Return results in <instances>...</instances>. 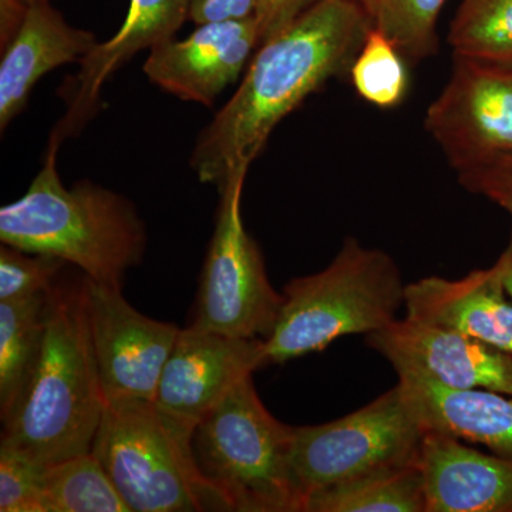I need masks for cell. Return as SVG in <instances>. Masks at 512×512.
Here are the masks:
<instances>
[{"instance_id": "83f0119b", "label": "cell", "mask_w": 512, "mask_h": 512, "mask_svg": "<svg viewBox=\"0 0 512 512\" xmlns=\"http://www.w3.org/2000/svg\"><path fill=\"white\" fill-rule=\"evenodd\" d=\"M320 0H256L255 22L259 46L289 28Z\"/></svg>"}, {"instance_id": "4dcf8cb0", "label": "cell", "mask_w": 512, "mask_h": 512, "mask_svg": "<svg viewBox=\"0 0 512 512\" xmlns=\"http://www.w3.org/2000/svg\"><path fill=\"white\" fill-rule=\"evenodd\" d=\"M352 2L360 3V5L365 6L367 0H352Z\"/></svg>"}, {"instance_id": "f546056e", "label": "cell", "mask_w": 512, "mask_h": 512, "mask_svg": "<svg viewBox=\"0 0 512 512\" xmlns=\"http://www.w3.org/2000/svg\"><path fill=\"white\" fill-rule=\"evenodd\" d=\"M497 261L500 262L501 271H503L505 289H507V293L512 299V237L510 244Z\"/></svg>"}, {"instance_id": "5bb4252c", "label": "cell", "mask_w": 512, "mask_h": 512, "mask_svg": "<svg viewBox=\"0 0 512 512\" xmlns=\"http://www.w3.org/2000/svg\"><path fill=\"white\" fill-rule=\"evenodd\" d=\"M191 0H130L126 20L111 39L97 43L77 76L64 86L67 111L53 131L50 143L62 144L79 133L97 113L101 87L111 74L144 49L173 39L190 19Z\"/></svg>"}, {"instance_id": "7a4b0ae2", "label": "cell", "mask_w": 512, "mask_h": 512, "mask_svg": "<svg viewBox=\"0 0 512 512\" xmlns=\"http://www.w3.org/2000/svg\"><path fill=\"white\" fill-rule=\"evenodd\" d=\"M106 404L82 281L57 282L47 301L42 352L19 399L2 417L0 443L46 466L90 453Z\"/></svg>"}, {"instance_id": "277c9868", "label": "cell", "mask_w": 512, "mask_h": 512, "mask_svg": "<svg viewBox=\"0 0 512 512\" xmlns=\"http://www.w3.org/2000/svg\"><path fill=\"white\" fill-rule=\"evenodd\" d=\"M392 256L348 238L332 264L284 288V305L265 340L268 365L322 352L343 336L370 335L397 319L404 302Z\"/></svg>"}, {"instance_id": "9c48e42d", "label": "cell", "mask_w": 512, "mask_h": 512, "mask_svg": "<svg viewBox=\"0 0 512 512\" xmlns=\"http://www.w3.org/2000/svg\"><path fill=\"white\" fill-rule=\"evenodd\" d=\"M426 128L457 174L512 160V64L454 55Z\"/></svg>"}, {"instance_id": "d6986e66", "label": "cell", "mask_w": 512, "mask_h": 512, "mask_svg": "<svg viewBox=\"0 0 512 512\" xmlns=\"http://www.w3.org/2000/svg\"><path fill=\"white\" fill-rule=\"evenodd\" d=\"M303 512H426L419 460L377 468L313 491Z\"/></svg>"}, {"instance_id": "6da1fadb", "label": "cell", "mask_w": 512, "mask_h": 512, "mask_svg": "<svg viewBox=\"0 0 512 512\" xmlns=\"http://www.w3.org/2000/svg\"><path fill=\"white\" fill-rule=\"evenodd\" d=\"M372 28L352 0H320L259 46L234 96L198 137L190 164L201 183L221 190L248 173L274 128L329 79L350 69Z\"/></svg>"}, {"instance_id": "4fadbf2b", "label": "cell", "mask_w": 512, "mask_h": 512, "mask_svg": "<svg viewBox=\"0 0 512 512\" xmlns=\"http://www.w3.org/2000/svg\"><path fill=\"white\" fill-rule=\"evenodd\" d=\"M259 47L255 16L204 23L184 40H167L151 49L144 73L151 83L178 99L211 107L237 82Z\"/></svg>"}, {"instance_id": "ac0fdd59", "label": "cell", "mask_w": 512, "mask_h": 512, "mask_svg": "<svg viewBox=\"0 0 512 512\" xmlns=\"http://www.w3.org/2000/svg\"><path fill=\"white\" fill-rule=\"evenodd\" d=\"M399 386L423 429L483 444L512 460V399L487 389H451L417 370H397Z\"/></svg>"}, {"instance_id": "484cf974", "label": "cell", "mask_w": 512, "mask_h": 512, "mask_svg": "<svg viewBox=\"0 0 512 512\" xmlns=\"http://www.w3.org/2000/svg\"><path fill=\"white\" fill-rule=\"evenodd\" d=\"M46 464L0 443V511L47 512Z\"/></svg>"}, {"instance_id": "e0dca14e", "label": "cell", "mask_w": 512, "mask_h": 512, "mask_svg": "<svg viewBox=\"0 0 512 512\" xmlns=\"http://www.w3.org/2000/svg\"><path fill=\"white\" fill-rule=\"evenodd\" d=\"M97 43L92 32L70 26L49 0H33L15 35L2 46V131L22 113L33 87L45 74L63 64L82 62Z\"/></svg>"}, {"instance_id": "5b68a950", "label": "cell", "mask_w": 512, "mask_h": 512, "mask_svg": "<svg viewBox=\"0 0 512 512\" xmlns=\"http://www.w3.org/2000/svg\"><path fill=\"white\" fill-rule=\"evenodd\" d=\"M293 427L275 419L245 377L198 424L192 451L227 511L301 512L293 481Z\"/></svg>"}, {"instance_id": "4316f807", "label": "cell", "mask_w": 512, "mask_h": 512, "mask_svg": "<svg viewBox=\"0 0 512 512\" xmlns=\"http://www.w3.org/2000/svg\"><path fill=\"white\" fill-rule=\"evenodd\" d=\"M458 181L466 190L483 195L512 217V160L458 174Z\"/></svg>"}, {"instance_id": "44dd1931", "label": "cell", "mask_w": 512, "mask_h": 512, "mask_svg": "<svg viewBox=\"0 0 512 512\" xmlns=\"http://www.w3.org/2000/svg\"><path fill=\"white\" fill-rule=\"evenodd\" d=\"M45 495L47 512H130L92 451L49 464Z\"/></svg>"}, {"instance_id": "7402d4cb", "label": "cell", "mask_w": 512, "mask_h": 512, "mask_svg": "<svg viewBox=\"0 0 512 512\" xmlns=\"http://www.w3.org/2000/svg\"><path fill=\"white\" fill-rule=\"evenodd\" d=\"M448 43L457 56L512 64V0H463Z\"/></svg>"}, {"instance_id": "cb8c5ba5", "label": "cell", "mask_w": 512, "mask_h": 512, "mask_svg": "<svg viewBox=\"0 0 512 512\" xmlns=\"http://www.w3.org/2000/svg\"><path fill=\"white\" fill-rule=\"evenodd\" d=\"M350 76L359 96L382 109L399 106L409 89L402 52L373 26L350 66Z\"/></svg>"}, {"instance_id": "7c38bea8", "label": "cell", "mask_w": 512, "mask_h": 512, "mask_svg": "<svg viewBox=\"0 0 512 512\" xmlns=\"http://www.w3.org/2000/svg\"><path fill=\"white\" fill-rule=\"evenodd\" d=\"M396 370H417L451 389H487L512 396V355L463 333L409 318L366 336Z\"/></svg>"}, {"instance_id": "9a60e30c", "label": "cell", "mask_w": 512, "mask_h": 512, "mask_svg": "<svg viewBox=\"0 0 512 512\" xmlns=\"http://www.w3.org/2000/svg\"><path fill=\"white\" fill-rule=\"evenodd\" d=\"M406 318L439 326L512 355V299L500 262L460 279L429 276L404 288Z\"/></svg>"}, {"instance_id": "f1b7e54d", "label": "cell", "mask_w": 512, "mask_h": 512, "mask_svg": "<svg viewBox=\"0 0 512 512\" xmlns=\"http://www.w3.org/2000/svg\"><path fill=\"white\" fill-rule=\"evenodd\" d=\"M256 0H191L190 20L195 25L241 20L255 15Z\"/></svg>"}, {"instance_id": "8fae6325", "label": "cell", "mask_w": 512, "mask_h": 512, "mask_svg": "<svg viewBox=\"0 0 512 512\" xmlns=\"http://www.w3.org/2000/svg\"><path fill=\"white\" fill-rule=\"evenodd\" d=\"M268 366L265 340L181 329L158 382L154 404L175 430L194 436L198 424L245 377Z\"/></svg>"}, {"instance_id": "ba28073f", "label": "cell", "mask_w": 512, "mask_h": 512, "mask_svg": "<svg viewBox=\"0 0 512 512\" xmlns=\"http://www.w3.org/2000/svg\"><path fill=\"white\" fill-rule=\"evenodd\" d=\"M247 173L221 188L220 210L198 288L192 326L239 339L266 340L284 305L266 274L261 251L244 227L241 198Z\"/></svg>"}, {"instance_id": "1f68e13d", "label": "cell", "mask_w": 512, "mask_h": 512, "mask_svg": "<svg viewBox=\"0 0 512 512\" xmlns=\"http://www.w3.org/2000/svg\"><path fill=\"white\" fill-rule=\"evenodd\" d=\"M20 2L25 3L26 6H29L30 3L33 2V0H20Z\"/></svg>"}, {"instance_id": "3957f363", "label": "cell", "mask_w": 512, "mask_h": 512, "mask_svg": "<svg viewBox=\"0 0 512 512\" xmlns=\"http://www.w3.org/2000/svg\"><path fill=\"white\" fill-rule=\"evenodd\" d=\"M50 143L42 170L18 201L0 210V241L30 254L57 256L97 284L119 288L147 247L133 202L92 181L64 187Z\"/></svg>"}, {"instance_id": "30bf717a", "label": "cell", "mask_w": 512, "mask_h": 512, "mask_svg": "<svg viewBox=\"0 0 512 512\" xmlns=\"http://www.w3.org/2000/svg\"><path fill=\"white\" fill-rule=\"evenodd\" d=\"M84 306L106 402H154L161 373L180 328L136 311L119 288L83 276Z\"/></svg>"}, {"instance_id": "603a6c76", "label": "cell", "mask_w": 512, "mask_h": 512, "mask_svg": "<svg viewBox=\"0 0 512 512\" xmlns=\"http://www.w3.org/2000/svg\"><path fill=\"white\" fill-rule=\"evenodd\" d=\"M446 0H367L363 8L406 59H426L436 53V25Z\"/></svg>"}, {"instance_id": "8992f818", "label": "cell", "mask_w": 512, "mask_h": 512, "mask_svg": "<svg viewBox=\"0 0 512 512\" xmlns=\"http://www.w3.org/2000/svg\"><path fill=\"white\" fill-rule=\"evenodd\" d=\"M92 453L130 512L227 511L197 466L192 437L150 400L107 402Z\"/></svg>"}, {"instance_id": "2e32d148", "label": "cell", "mask_w": 512, "mask_h": 512, "mask_svg": "<svg viewBox=\"0 0 512 512\" xmlns=\"http://www.w3.org/2000/svg\"><path fill=\"white\" fill-rule=\"evenodd\" d=\"M419 466L426 512H512V460L427 431Z\"/></svg>"}, {"instance_id": "ffe728a7", "label": "cell", "mask_w": 512, "mask_h": 512, "mask_svg": "<svg viewBox=\"0 0 512 512\" xmlns=\"http://www.w3.org/2000/svg\"><path fill=\"white\" fill-rule=\"evenodd\" d=\"M50 292V291H49ZM49 292L0 302V416L25 389L45 340Z\"/></svg>"}, {"instance_id": "52a82bcc", "label": "cell", "mask_w": 512, "mask_h": 512, "mask_svg": "<svg viewBox=\"0 0 512 512\" xmlns=\"http://www.w3.org/2000/svg\"><path fill=\"white\" fill-rule=\"evenodd\" d=\"M424 434L399 384L342 419L293 427L292 471L301 512L313 491L419 460Z\"/></svg>"}, {"instance_id": "d4e9b609", "label": "cell", "mask_w": 512, "mask_h": 512, "mask_svg": "<svg viewBox=\"0 0 512 512\" xmlns=\"http://www.w3.org/2000/svg\"><path fill=\"white\" fill-rule=\"evenodd\" d=\"M67 265L57 256L0 247V302L20 301L49 292Z\"/></svg>"}]
</instances>
